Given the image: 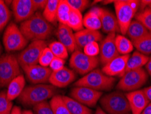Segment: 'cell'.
Returning <instances> with one entry per match:
<instances>
[{
    "label": "cell",
    "mask_w": 151,
    "mask_h": 114,
    "mask_svg": "<svg viewBox=\"0 0 151 114\" xmlns=\"http://www.w3.org/2000/svg\"><path fill=\"white\" fill-rule=\"evenodd\" d=\"M135 19L140 22L148 32H151V8L149 6L146 7L142 12L137 13L135 15Z\"/></svg>",
    "instance_id": "33"
},
{
    "label": "cell",
    "mask_w": 151,
    "mask_h": 114,
    "mask_svg": "<svg viewBox=\"0 0 151 114\" xmlns=\"http://www.w3.org/2000/svg\"><path fill=\"white\" fill-rule=\"evenodd\" d=\"M99 52L100 48L97 42H90L83 48V53L90 57H97Z\"/></svg>",
    "instance_id": "37"
},
{
    "label": "cell",
    "mask_w": 151,
    "mask_h": 114,
    "mask_svg": "<svg viewBox=\"0 0 151 114\" xmlns=\"http://www.w3.org/2000/svg\"><path fill=\"white\" fill-rule=\"evenodd\" d=\"M1 45H0V57H1Z\"/></svg>",
    "instance_id": "49"
},
{
    "label": "cell",
    "mask_w": 151,
    "mask_h": 114,
    "mask_svg": "<svg viewBox=\"0 0 151 114\" xmlns=\"http://www.w3.org/2000/svg\"><path fill=\"white\" fill-rule=\"evenodd\" d=\"M94 114H107V113H106L105 111L101 108V107H97Z\"/></svg>",
    "instance_id": "47"
},
{
    "label": "cell",
    "mask_w": 151,
    "mask_h": 114,
    "mask_svg": "<svg viewBox=\"0 0 151 114\" xmlns=\"http://www.w3.org/2000/svg\"><path fill=\"white\" fill-rule=\"evenodd\" d=\"M20 30L27 41H45L53 32V28L40 12L21 23Z\"/></svg>",
    "instance_id": "1"
},
{
    "label": "cell",
    "mask_w": 151,
    "mask_h": 114,
    "mask_svg": "<svg viewBox=\"0 0 151 114\" xmlns=\"http://www.w3.org/2000/svg\"><path fill=\"white\" fill-rule=\"evenodd\" d=\"M146 70H147L148 73L149 74V75L151 77V57L149 58L148 62L146 64Z\"/></svg>",
    "instance_id": "45"
},
{
    "label": "cell",
    "mask_w": 151,
    "mask_h": 114,
    "mask_svg": "<svg viewBox=\"0 0 151 114\" xmlns=\"http://www.w3.org/2000/svg\"><path fill=\"white\" fill-rule=\"evenodd\" d=\"M103 110L108 114H129L130 106L126 95L120 91L108 94L100 98Z\"/></svg>",
    "instance_id": "5"
},
{
    "label": "cell",
    "mask_w": 151,
    "mask_h": 114,
    "mask_svg": "<svg viewBox=\"0 0 151 114\" xmlns=\"http://www.w3.org/2000/svg\"><path fill=\"white\" fill-rule=\"evenodd\" d=\"M25 88V79L23 75H20L13 79L8 86L6 91L8 98L11 101L19 98Z\"/></svg>",
    "instance_id": "21"
},
{
    "label": "cell",
    "mask_w": 151,
    "mask_h": 114,
    "mask_svg": "<svg viewBox=\"0 0 151 114\" xmlns=\"http://www.w3.org/2000/svg\"><path fill=\"white\" fill-rule=\"evenodd\" d=\"M115 37H116L115 33H109L101 42L99 45L100 48L99 61L102 64H104V66L119 55L115 45Z\"/></svg>",
    "instance_id": "13"
},
{
    "label": "cell",
    "mask_w": 151,
    "mask_h": 114,
    "mask_svg": "<svg viewBox=\"0 0 151 114\" xmlns=\"http://www.w3.org/2000/svg\"><path fill=\"white\" fill-rule=\"evenodd\" d=\"M143 91L144 94L146 95V97H147L149 101L151 102V86L148 87V88H144L143 90Z\"/></svg>",
    "instance_id": "43"
},
{
    "label": "cell",
    "mask_w": 151,
    "mask_h": 114,
    "mask_svg": "<svg viewBox=\"0 0 151 114\" xmlns=\"http://www.w3.org/2000/svg\"><path fill=\"white\" fill-rule=\"evenodd\" d=\"M33 4H34L35 11L43 10L45 8L46 4H47L48 0H32Z\"/></svg>",
    "instance_id": "41"
},
{
    "label": "cell",
    "mask_w": 151,
    "mask_h": 114,
    "mask_svg": "<svg viewBox=\"0 0 151 114\" xmlns=\"http://www.w3.org/2000/svg\"><path fill=\"white\" fill-rule=\"evenodd\" d=\"M67 25L72 30L76 31V32L83 30V17L82 13L75 9H71Z\"/></svg>",
    "instance_id": "27"
},
{
    "label": "cell",
    "mask_w": 151,
    "mask_h": 114,
    "mask_svg": "<svg viewBox=\"0 0 151 114\" xmlns=\"http://www.w3.org/2000/svg\"><path fill=\"white\" fill-rule=\"evenodd\" d=\"M133 44L139 53L145 55L151 54V32Z\"/></svg>",
    "instance_id": "31"
},
{
    "label": "cell",
    "mask_w": 151,
    "mask_h": 114,
    "mask_svg": "<svg viewBox=\"0 0 151 114\" xmlns=\"http://www.w3.org/2000/svg\"><path fill=\"white\" fill-rule=\"evenodd\" d=\"M22 113H23V111H22L21 109L18 106L13 107L12 111H11L10 113V114H22Z\"/></svg>",
    "instance_id": "44"
},
{
    "label": "cell",
    "mask_w": 151,
    "mask_h": 114,
    "mask_svg": "<svg viewBox=\"0 0 151 114\" xmlns=\"http://www.w3.org/2000/svg\"><path fill=\"white\" fill-rule=\"evenodd\" d=\"M139 2L135 0L114 1L116 17L119 25L120 32L122 35L127 33L129 26L139 7Z\"/></svg>",
    "instance_id": "4"
},
{
    "label": "cell",
    "mask_w": 151,
    "mask_h": 114,
    "mask_svg": "<svg viewBox=\"0 0 151 114\" xmlns=\"http://www.w3.org/2000/svg\"><path fill=\"white\" fill-rule=\"evenodd\" d=\"M149 57L147 55H145L139 51H135L132 56H129L127 64L126 72L130 70H137V69L142 68V66L146 65Z\"/></svg>",
    "instance_id": "23"
},
{
    "label": "cell",
    "mask_w": 151,
    "mask_h": 114,
    "mask_svg": "<svg viewBox=\"0 0 151 114\" xmlns=\"http://www.w3.org/2000/svg\"><path fill=\"white\" fill-rule=\"evenodd\" d=\"M76 78V73L72 69L64 67L59 70L52 71L48 82L56 88H63L72 84Z\"/></svg>",
    "instance_id": "16"
},
{
    "label": "cell",
    "mask_w": 151,
    "mask_h": 114,
    "mask_svg": "<svg viewBox=\"0 0 151 114\" xmlns=\"http://www.w3.org/2000/svg\"><path fill=\"white\" fill-rule=\"evenodd\" d=\"M71 9L72 8L68 4L67 0H60L57 9V21L60 24L67 25Z\"/></svg>",
    "instance_id": "30"
},
{
    "label": "cell",
    "mask_w": 151,
    "mask_h": 114,
    "mask_svg": "<svg viewBox=\"0 0 151 114\" xmlns=\"http://www.w3.org/2000/svg\"><path fill=\"white\" fill-rule=\"evenodd\" d=\"M11 17V12L5 1L0 0V32L7 25Z\"/></svg>",
    "instance_id": "34"
},
{
    "label": "cell",
    "mask_w": 151,
    "mask_h": 114,
    "mask_svg": "<svg viewBox=\"0 0 151 114\" xmlns=\"http://www.w3.org/2000/svg\"><path fill=\"white\" fill-rule=\"evenodd\" d=\"M13 108L12 102L7 97L6 91L0 92V114H10Z\"/></svg>",
    "instance_id": "35"
},
{
    "label": "cell",
    "mask_w": 151,
    "mask_h": 114,
    "mask_svg": "<svg viewBox=\"0 0 151 114\" xmlns=\"http://www.w3.org/2000/svg\"><path fill=\"white\" fill-rule=\"evenodd\" d=\"M99 63V57L88 56L80 50L75 51L70 60V66L72 70L84 76L95 70Z\"/></svg>",
    "instance_id": "9"
},
{
    "label": "cell",
    "mask_w": 151,
    "mask_h": 114,
    "mask_svg": "<svg viewBox=\"0 0 151 114\" xmlns=\"http://www.w3.org/2000/svg\"><path fill=\"white\" fill-rule=\"evenodd\" d=\"M139 5H140V8H141L140 12H142V11L144 10V9L147 7L148 5V6L151 5V0H147V1H141L140 2H139Z\"/></svg>",
    "instance_id": "42"
},
{
    "label": "cell",
    "mask_w": 151,
    "mask_h": 114,
    "mask_svg": "<svg viewBox=\"0 0 151 114\" xmlns=\"http://www.w3.org/2000/svg\"><path fill=\"white\" fill-rule=\"evenodd\" d=\"M50 105L54 114H72L64 102L63 97L57 94L51 98Z\"/></svg>",
    "instance_id": "28"
},
{
    "label": "cell",
    "mask_w": 151,
    "mask_h": 114,
    "mask_svg": "<svg viewBox=\"0 0 151 114\" xmlns=\"http://www.w3.org/2000/svg\"><path fill=\"white\" fill-rule=\"evenodd\" d=\"M21 66L16 55L6 54L0 57V86H8L10 83L21 75Z\"/></svg>",
    "instance_id": "6"
},
{
    "label": "cell",
    "mask_w": 151,
    "mask_h": 114,
    "mask_svg": "<svg viewBox=\"0 0 151 114\" xmlns=\"http://www.w3.org/2000/svg\"><path fill=\"white\" fill-rule=\"evenodd\" d=\"M147 80L148 75L143 68L127 71L121 77L116 88L129 92L136 91L144 86Z\"/></svg>",
    "instance_id": "7"
},
{
    "label": "cell",
    "mask_w": 151,
    "mask_h": 114,
    "mask_svg": "<svg viewBox=\"0 0 151 114\" xmlns=\"http://www.w3.org/2000/svg\"><path fill=\"white\" fill-rule=\"evenodd\" d=\"M129 55H119L104 66L101 71L109 77H122L126 73L127 64Z\"/></svg>",
    "instance_id": "15"
},
{
    "label": "cell",
    "mask_w": 151,
    "mask_h": 114,
    "mask_svg": "<svg viewBox=\"0 0 151 114\" xmlns=\"http://www.w3.org/2000/svg\"><path fill=\"white\" fill-rule=\"evenodd\" d=\"M141 114H151V102L146 106Z\"/></svg>",
    "instance_id": "46"
},
{
    "label": "cell",
    "mask_w": 151,
    "mask_h": 114,
    "mask_svg": "<svg viewBox=\"0 0 151 114\" xmlns=\"http://www.w3.org/2000/svg\"><path fill=\"white\" fill-rule=\"evenodd\" d=\"M58 90L51 84H36L27 86L18 98L19 102L26 107H34L57 95Z\"/></svg>",
    "instance_id": "2"
},
{
    "label": "cell",
    "mask_w": 151,
    "mask_h": 114,
    "mask_svg": "<svg viewBox=\"0 0 151 114\" xmlns=\"http://www.w3.org/2000/svg\"><path fill=\"white\" fill-rule=\"evenodd\" d=\"M115 45L117 51L122 55H129L134 49L133 42L123 35H116L115 37Z\"/></svg>",
    "instance_id": "26"
},
{
    "label": "cell",
    "mask_w": 151,
    "mask_h": 114,
    "mask_svg": "<svg viewBox=\"0 0 151 114\" xmlns=\"http://www.w3.org/2000/svg\"><path fill=\"white\" fill-rule=\"evenodd\" d=\"M101 28L104 33H109L120 32V28L117 19L114 13L103 8L100 16Z\"/></svg>",
    "instance_id": "20"
},
{
    "label": "cell",
    "mask_w": 151,
    "mask_h": 114,
    "mask_svg": "<svg viewBox=\"0 0 151 114\" xmlns=\"http://www.w3.org/2000/svg\"><path fill=\"white\" fill-rule=\"evenodd\" d=\"M101 91L85 87H75L71 90L70 97L88 107H94L102 97Z\"/></svg>",
    "instance_id": "11"
},
{
    "label": "cell",
    "mask_w": 151,
    "mask_h": 114,
    "mask_svg": "<svg viewBox=\"0 0 151 114\" xmlns=\"http://www.w3.org/2000/svg\"><path fill=\"white\" fill-rule=\"evenodd\" d=\"M26 77L33 85L46 84L49 81V78L52 71L49 67L42 66L38 64L23 68Z\"/></svg>",
    "instance_id": "12"
},
{
    "label": "cell",
    "mask_w": 151,
    "mask_h": 114,
    "mask_svg": "<svg viewBox=\"0 0 151 114\" xmlns=\"http://www.w3.org/2000/svg\"><path fill=\"white\" fill-rule=\"evenodd\" d=\"M67 2L72 8L82 12L88 7L90 1L87 0H67Z\"/></svg>",
    "instance_id": "39"
},
{
    "label": "cell",
    "mask_w": 151,
    "mask_h": 114,
    "mask_svg": "<svg viewBox=\"0 0 151 114\" xmlns=\"http://www.w3.org/2000/svg\"><path fill=\"white\" fill-rule=\"evenodd\" d=\"M116 79L109 77L99 69H95L84 75L75 83V87H85L93 90L101 91H108L113 88Z\"/></svg>",
    "instance_id": "3"
},
{
    "label": "cell",
    "mask_w": 151,
    "mask_h": 114,
    "mask_svg": "<svg viewBox=\"0 0 151 114\" xmlns=\"http://www.w3.org/2000/svg\"><path fill=\"white\" fill-rule=\"evenodd\" d=\"M132 114H141L149 104V100L144 94L143 90H136L126 94Z\"/></svg>",
    "instance_id": "17"
},
{
    "label": "cell",
    "mask_w": 151,
    "mask_h": 114,
    "mask_svg": "<svg viewBox=\"0 0 151 114\" xmlns=\"http://www.w3.org/2000/svg\"><path fill=\"white\" fill-rule=\"evenodd\" d=\"M83 25L88 30L99 31L101 28L100 18L89 11L83 18Z\"/></svg>",
    "instance_id": "29"
},
{
    "label": "cell",
    "mask_w": 151,
    "mask_h": 114,
    "mask_svg": "<svg viewBox=\"0 0 151 114\" xmlns=\"http://www.w3.org/2000/svg\"><path fill=\"white\" fill-rule=\"evenodd\" d=\"M33 112L34 114H54L50 103L47 101H44L35 105Z\"/></svg>",
    "instance_id": "38"
},
{
    "label": "cell",
    "mask_w": 151,
    "mask_h": 114,
    "mask_svg": "<svg viewBox=\"0 0 151 114\" xmlns=\"http://www.w3.org/2000/svg\"><path fill=\"white\" fill-rule=\"evenodd\" d=\"M22 114H34L32 110H24Z\"/></svg>",
    "instance_id": "48"
},
{
    "label": "cell",
    "mask_w": 151,
    "mask_h": 114,
    "mask_svg": "<svg viewBox=\"0 0 151 114\" xmlns=\"http://www.w3.org/2000/svg\"><path fill=\"white\" fill-rule=\"evenodd\" d=\"M4 45L8 52L21 51L26 47L28 41L16 24L11 23L6 29L3 36Z\"/></svg>",
    "instance_id": "8"
},
{
    "label": "cell",
    "mask_w": 151,
    "mask_h": 114,
    "mask_svg": "<svg viewBox=\"0 0 151 114\" xmlns=\"http://www.w3.org/2000/svg\"><path fill=\"white\" fill-rule=\"evenodd\" d=\"M78 47L84 48L86 44L92 42L101 41L102 35L99 31L83 29L74 33Z\"/></svg>",
    "instance_id": "19"
},
{
    "label": "cell",
    "mask_w": 151,
    "mask_h": 114,
    "mask_svg": "<svg viewBox=\"0 0 151 114\" xmlns=\"http://www.w3.org/2000/svg\"><path fill=\"white\" fill-rule=\"evenodd\" d=\"M149 32L140 22L135 19L130 23L127 31V34L130 38L131 41L134 42L142 38Z\"/></svg>",
    "instance_id": "22"
},
{
    "label": "cell",
    "mask_w": 151,
    "mask_h": 114,
    "mask_svg": "<svg viewBox=\"0 0 151 114\" xmlns=\"http://www.w3.org/2000/svg\"><path fill=\"white\" fill-rule=\"evenodd\" d=\"M59 41L67 48L68 52L74 53L77 50L78 46L73 30L67 25L60 24L56 32Z\"/></svg>",
    "instance_id": "18"
},
{
    "label": "cell",
    "mask_w": 151,
    "mask_h": 114,
    "mask_svg": "<svg viewBox=\"0 0 151 114\" xmlns=\"http://www.w3.org/2000/svg\"><path fill=\"white\" fill-rule=\"evenodd\" d=\"M66 106L72 114H93V111L71 97L62 96Z\"/></svg>",
    "instance_id": "24"
},
{
    "label": "cell",
    "mask_w": 151,
    "mask_h": 114,
    "mask_svg": "<svg viewBox=\"0 0 151 114\" xmlns=\"http://www.w3.org/2000/svg\"><path fill=\"white\" fill-rule=\"evenodd\" d=\"M65 60L61 58L55 57L51 62V63L49 66V68L51 69L52 71H57L59 70L64 68L65 65Z\"/></svg>",
    "instance_id": "40"
},
{
    "label": "cell",
    "mask_w": 151,
    "mask_h": 114,
    "mask_svg": "<svg viewBox=\"0 0 151 114\" xmlns=\"http://www.w3.org/2000/svg\"><path fill=\"white\" fill-rule=\"evenodd\" d=\"M12 8L15 20L21 23L29 19L36 12L32 0H14L12 1Z\"/></svg>",
    "instance_id": "14"
},
{
    "label": "cell",
    "mask_w": 151,
    "mask_h": 114,
    "mask_svg": "<svg viewBox=\"0 0 151 114\" xmlns=\"http://www.w3.org/2000/svg\"><path fill=\"white\" fill-rule=\"evenodd\" d=\"M60 0H48L42 16L50 23H56L57 21V9Z\"/></svg>",
    "instance_id": "25"
},
{
    "label": "cell",
    "mask_w": 151,
    "mask_h": 114,
    "mask_svg": "<svg viewBox=\"0 0 151 114\" xmlns=\"http://www.w3.org/2000/svg\"><path fill=\"white\" fill-rule=\"evenodd\" d=\"M46 47H47V44L45 41H35L31 42L17 57L21 68L38 64L41 53Z\"/></svg>",
    "instance_id": "10"
},
{
    "label": "cell",
    "mask_w": 151,
    "mask_h": 114,
    "mask_svg": "<svg viewBox=\"0 0 151 114\" xmlns=\"http://www.w3.org/2000/svg\"><path fill=\"white\" fill-rule=\"evenodd\" d=\"M48 48L52 51L55 57L61 58L65 60L68 57V51L67 48L59 41H54L49 44Z\"/></svg>",
    "instance_id": "32"
},
{
    "label": "cell",
    "mask_w": 151,
    "mask_h": 114,
    "mask_svg": "<svg viewBox=\"0 0 151 114\" xmlns=\"http://www.w3.org/2000/svg\"><path fill=\"white\" fill-rule=\"evenodd\" d=\"M54 57V55L50 51V49L48 47H46L41 53L38 63L42 66L48 67Z\"/></svg>",
    "instance_id": "36"
},
{
    "label": "cell",
    "mask_w": 151,
    "mask_h": 114,
    "mask_svg": "<svg viewBox=\"0 0 151 114\" xmlns=\"http://www.w3.org/2000/svg\"><path fill=\"white\" fill-rule=\"evenodd\" d=\"M149 7L151 8V5H150V6H149Z\"/></svg>",
    "instance_id": "50"
}]
</instances>
